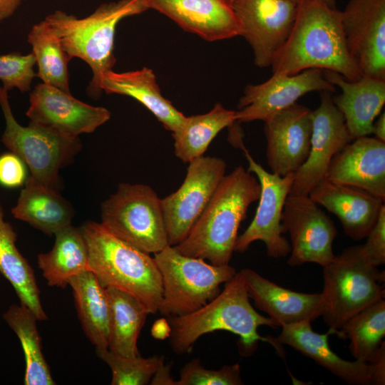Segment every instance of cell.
<instances>
[{
	"instance_id": "obj_37",
	"label": "cell",
	"mask_w": 385,
	"mask_h": 385,
	"mask_svg": "<svg viewBox=\"0 0 385 385\" xmlns=\"http://www.w3.org/2000/svg\"><path fill=\"white\" fill-rule=\"evenodd\" d=\"M35 56L31 52L26 55L10 53L0 56V81L7 91L17 88L21 92L31 90L34 71Z\"/></svg>"
},
{
	"instance_id": "obj_35",
	"label": "cell",
	"mask_w": 385,
	"mask_h": 385,
	"mask_svg": "<svg viewBox=\"0 0 385 385\" xmlns=\"http://www.w3.org/2000/svg\"><path fill=\"white\" fill-rule=\"evenodd\" d=\"M100 359L110 367L111 385H146L150 384L158 368L164 363L163 356L145 358L123 356L108 348L96 349Z\"/></svg>"
},
{
	"instance_id": "obj_31",
	"label": "cell",
	"mask_w": 385,
	"mask_h": 385,
	"mask_svg": "<svg viewBox=\"0 0 385 385\" xmlns=\"http://www.w3.org/2000/svg\"><path fill=\"white\" fill-rule=\"evenodd\" d=\"M235 122L236 111L220 103L206 113L186 116L179 128L172 133L175 156L186 163L203 156L217 135Z\"/></svg>"
},
{
	"instance_id": "obj_23",
	"label": "cell",
	"mask_w": 385,
	"mask_h": 385,
	"mask_svg": "<svg viewBox=\"0 0 385 385\" xmlns=\"http://www.w3.org/2000/svg\"><path fill=\"white\" fill-rule=\"evenodd\" d=\"M275 339L279 344L288 345L311 358L344 382L351 385H372V367L370 363L358 360L347 361L339 357L329 346L326 334L315 332L311 321L285 324Z\"/></svg>"
},
{
	"instance_id": "obj_43",
	"label": "cell",
	"mask_w": 385,
	"mask_h": 385,
	"mask_svg": "<svg viewBox=\"0 0 385 385\" xmlns=\"http://www.w3.org/2000/svg\"><path fill=\"white\" fill-rule=\"evenodd\" d=\"M376 139L385 142V113L383 112L379 118L374 122L372 133Z\"/></svg>"
},
{
	"instance_id": "obj_13",
	"label": "cell",
	"mask_w": 385,
	"mask_h": 385,
	"mask_svg": "<svg viewBox=\"0 0 385 385\" xmlns=\"http://www.w3.org/2000/svg\"><path fill=\"white\" fill-rule=\"evenodd\" d=\"M331 93L321 92L320 104L312 111L309 153L294 174L291 195H309L325 179L334 156L354 140L343 115L332 101Z\"/></svg>"
},
{
	"instance_id": "obj_33",
	"label": "cell",
	"mask_w": 385,
	"mask_h": 385,
	"mask_svg": "<svg viewBox=\"0 0 385 385\" xmlns=\"http://www.w3.org/2000/svg\"><path fill=\"white\" fill-rule=\"evenodd\" d=\"M43 83L71 93L68 64L71 59L56 30L45 20L34 25L28 34Z\"/></svg>"
},
{
	"instance_id": "obj_11",
	"label": "cell",
	"mask_w": 385,
	"mask_h": 385,
	"mask_svg": "<svg viewBox=\"0 0 385 385\" xmlns=\"http://www.w3.org/2000/svg\"><path fill=\"white\" fill-rule=\"evenodd\" d=\"M281 232L290 237L291 255L287 262L291 267L309 262L323 267L335 256L332 247L337 235L335 225L309 195H288L281 217Z\"/></svg>"
},
{
	"instance_id": "obj_10",
	"label": "cell",
	"mask_w": 385,
	"mask_h": 385,
	"mask_svg": "<svg viewBox=\"0 0 385 385\" xmlns=\"http://www.w3.org/2000/svg\"><path fill=\"white\" fill-rule=\"evenodd\" d=\"M226 167L217 157L194 159L188 163L180 188L161 199L169 245H178L188 235L225 175Z\"/></svg>"
},
{
	"instance_id": "obj_42",
	"label": "cell",
	"mask_w": 385,
	"mask_h": 385,
	"mask_svg": "<svg viewBox=\"0 0 385 385\" xmlns=\"http://www.w3.org/2000/svg\"><path fill=\"white\" fill-rule=\"evenodd\" d=\"M21 2L22 0H0V23L11 17Z\"/></svg>"
},
{
	"instance_id": "obj_41",
	"label": "cell",
	"mask_w": 385,
	"mask_h": 385,
	"mask_svg": "<svg viewBox=\"0 0 385 385\" xmlns=\"http://www.w3.org/2000/svg\"><path fill=\"white\" fill-rule=\"evenodd\" d=\"M150 382L152 385H176V381L173 380L170 376V365H165L163 363L158 368Z\"/></svg>"
},
{
	"instance_id": "obj_17",
	"label": "cell",
	"mask_w": 385,
	"mask_h": 385,
	"mask_svg": "<svg viewBox=\"0 0 385 385\" xmlns=\"http://www.w3.org/2000/svg\"><path fill=\"white\" fill-rule=\"evenodd\" d=\"M29 103L26 115L30 121L71 138L93 133L111 118L106 108L85 103L44 83L34 87Z\"/></svg>"
},
{
	"instance_id": "obj_5",
	"label": "cell",
	"mask_w": 385,
	"mask_h": 385,
	"mask_svg": "<svg viewBox=\"0 0 385 385\" xmlns=\"http://www.w3.org/2000/svg\"><path fill=\"white\" fill-rule=\"evenodd\" d=\"M146 10L144 0H119L103 3L82 19L60 10L44 19L56 30L71 58H79L91 68L93 77L87 88L88 95L100 97L101 76L113 70L115 63L113 50L118 24Z\"/></svg>"
},
{
	"instance_id": "obj_18",
	"label": "cell",
	"mask_w": 385,
	"mask_h": 385,
	"mask_svg": "<svg viewBox=\"0 0 385 385\" xmlns=\"http://www.w3.org/2000/svg\"><path fill=\"white\" fill-rule=\"evenodd\" d=\"M312 111L297 102L265 121L266 158L271 173L295 174L309 153Z\"/></svg>"
},
{
	"instance_id": "obj_28",
	"label": "cell",
	"mask_w": 385,
	"mask_h": 385,
	"mask_svg": "<svg viewBox=\"0 0 385 385\" xmlns=\"http://www.w3.org/2000/svg\"><path fill=\"white\" fill-rule=\"evenodd\" d=\"M16 238L12 225L5 220L0 205V273L14 288L20 304L29 308L38 321L47 320L34 271L17 249Z\"/></svg>"
},
{
	"instance_id": "obj_27",
	"label": "cell",
	"mask_w": 385,
	"mask_h": 385,
	"mask_svg": "<svg viewBox=\"0 0 385 385\" xmlns=\"http://www.w3.org/2000/svg\"><path fill=\"white\" fill-rule=\"evenodd\" d=\"M68 285L84 334L96 349L108 348L111 307L106 288L90 270L72 277Z\"/></svg>"
},
{
	"instance_id": "obj_14",
	"label": "cell",
	"mask_w": 385,
	"mask_h": 385,
	"mask_svg": "<svg viewBox=\"0 0 385 385\" xmlns=\"http://www.w3.org/2000/svg\"><path fill=\"white\" fill-rule=\"evenodd\" d=\"M232 5L241 25L240 36L252 48L255 64L271 66L291 32L297 4L289 0H235Z\"/></svg>"
},
{
	"instance_id": "obj_21",
	"label": "cell",
	"mask_w": 385,
	"mask_h": 385,
	"mask_svg": "<svg viewBox=\"0 0 385 385\" xmlns=\"http://www.w3.org/2000/svg\"><path fill=\"white\" fill-rule=\"evenodd\" d=\"M243 276L249 298L259 310L266 313L277 327L302 321L315 320L324 312L322 293L307 294L284 288L261 276L255 271L243 268Z\"/></svg>"
},
{
	"instance_id": "obj_12",
	"label": "cell",
	"mask_w": 385,
	"mask_h": 385,
	"mask_svg": "<svg viewBox=\"0 0 385 385\" xmlns=\"http://www.w3.org/2000/svg\"><path fill=\"white\" fill-rule=\"evenodd\" d=\"M242 149L248 162L247 170L257 177L261 190L254 218L245 232L237 236L234 252L243 253L252 242L260 240L265 245L268 257H284L290 253L291 245L281 232V217L294 174L280 177L269 173L245 148Z\"/></svg>"
},
{
	"instance_id": "obj_38",
	"label": "cell",
	"mask_w": 385,
	"mask_h": 385,
	"mask_svg": "<svg viewBox=\"0 0 385 385\" xmlns=\"http://www.w3.org/2000/svg\"><path fill=\"white\" fill-rule=\"evenodd\" d=\"M364 251L370 263L376 267L385 263V205L381 207L377 221L368 235Z\"/></svg>"
},
{
	"instance_id": "obj_16",
	"label": "cell",
	"mask_w": 385,
	"mask_h": 385,
	"mask_svg": "<svg viewBox=\"0 0 385 385\" xmlns=\"http://www.w3.org/2000/svg\"><path fill=\"white\" fill-rule=\"evenodd\" d=\"M335 91L321 69H307L294 75L274 73L267 81L245 87L238 102L236 122H265L307 93Z\"/></svg>"
},
{
	"instance_id": "obj_4",
	"label": "cell",
	"mask_w": 385,
	"mask_h": 385,
	"mask_svg": "<svg viewBox=\"0 0 385 385\" xmlns=\"http://www.w3.org/2000/svg\"><path fill=\"white\" fill-rule=\"evenodd\" d=\"M88 255V270L104 288L115 287L138 298L150 314L163 299L160 271L153 257L119 239L101 223L88 221L79 228Z\"/></svg>"
},
{
	"instance_id": "obj_36",
	"label": "cell",
	"mask_w": 385,
	"mask_h": 385,
	"mask_svg": "<svg viewBox=\"0 0 385 385\" xmlns=\"http://www.w3.org/2000/svg\"><path fill=\"white\" fill-rule=\"evenodd\" d=\"M243 384L239 364L225 365L218 370L205 368L199 359L187 363L180 370L176 385Z\"/></svg>"
},
{
	"instance_id": "obj_22",
	"label": "cell",
	"mask_w": 385,
	"mask_h": 385,
	"mask_svg": "<svg viewBox=\"0 0 385 385\" xmlns=\"http://www.w3.org/2000/svg\"><path fill=\"white\" fill-rule=\"evenodd\" d=\"M309 196L334 214L345 235L354 241L366 237L384 205L382 199L364 190L327 179L321 181Z\"/></svg>"
},
{
	"instance_id": "obj_46",
	"label": "cell",
	"mask_w": 385,
	"mask_h": 385,
	"mask_svg": "<svg viewBox=\"0 0 385 385\" xmlns=\"http://www.w3.org/2000/svg\"><path fill=\"white\" fill-rule=\"evenodd\" d=\"M235 1V0H230V1H231L232 3H233Z\"/></svg>"
},
{
	"instance_id": "obj_34",
	"label": "cell",
	"mask_w": 385,
	"mask_h": 385,
	"mask_svg": "<svg viewBox=\"0 0 385 385\" xmlns=\"http://www.w3.org/2000/svg\"><path fill=\"white\" fill-rule=\"evenodd\" d=\"M337 334L349 339L355 360L370 362L385 336V300L378 299L350 317Z\"/></svg>"
},
{
	"instance_id": "obj_9",
	"label": "cell",
	"mask_w": 385,
	"mask_h": 385,
	"mask_svg": "<svg viewBox=\"0 0 385 385\" xmlns=\"http://www.w3.org/2000/svg\"><path fill=\"white\" fill-rule=\"evenodd\" d=\"M0 106L6 121L2 143L21 158L34 178L58 190L60 169L69 164L81 149L78 138L66 136L31 121L28 126L20 125L12 113L8 91L1 86Z\"/></svg>"
},
{
	"instance_id": "obj_20",
	"label": "cell",
	"mask_w": 385,
	"mask_h": 385,
	"mask_svg": "<svg viewBox=\"0 0 385 385\" xmlns=\"http://www.w3.org/2000/svg\"><path fill=\"white\" fill-rule=\"evenodd\" d=\"M325 179L361 188L385 200V142L354 138L332 158Z\"/></svg>"
},
{
	"instance_id": "obj_6",
	"label": "cell",
	"mask_w": 385,
	"mask_h": 385,
	"mask_svg": "<svg viewBox=\"0 0 385 385\" xmlns=\"http://www.w3.org/2000/svg\"><path fill=\"white\" fill-rule=\"evenodd\" d=\"M370 263L362 245L345 248L323 267V319L337 334L348 319L384 298V272Z\"/></svg>"
},
{
	"instance_id": "obj_25",
	"label": "cell",
	"mask_w": 385,
	"mask_h": 385,
	"mask_svg": "<svg viewBox=\"0 0 385 385\" xmlns=\"http://www.w3.org/2000/svg\"><path fill=\"white\" fill-rule=\"evenodd\" d=\"M99 86L107 94L116 93L133 98L172 133L179 128L186 117L163 96L155 75L149 68L122 73L113 70L106 71L101 76Z\"/></svg>"
},
{
	"instance_id": "obj_19",
	"label": "cell",
	"mask_w": 385,
	"mask_h": 385,
	"mask_svg": "<svg viewBox=\"0 0 385 385\" xmlns=\"http://www.w3.org/2000/svg\"><path fill=\"white\" fill-rule=\"evenodd\" d=\"M148 9L168 16L186 31L208 41L241 34V25L230 0H144Z\"/></svg>"
},
{
	"instance_id": "obj_3",
	"label": "cell",
	"mask_w": 385,
	"mask_h": 385,
	"mask_svg": "<svg viewBox=\"0 0 385 385\" xmlns=\"http://www.w3.org/2000/svg\"><path fill=\"white\" fill-rule=\"evenodd\" d=\"M241 272H237L219 294L189 314L170 317V344L178 354L191 351L203 334L227 331L240 337L241 354L249 356L257 348L258 341L268 342L277 347L275 339L261 337V326L277 328L270 318L260 314L250 302Z\"/></svg>"
},
{
	"instance_id": "obj_7",
	"label": "cell",
	"mask_w": 385,
	"mask_h": 385,
	"mask_svg": "<svg viewBox=\"0 0 385 385\" xmlns=\"http://www.w3.org/2000/svg\"><path fill=\"white\" fill-rule=\"evenodd\" d=\"M160 271L163 299L158 312L168 317L183 316L217 297L220 285L237 273L229 264L214 265L180 253L168 245L153 257Z\"/></svg>"
},
{
	"instance_id": "obj_2",
	"label": "cell",
	"mask_w": 385,
	"mask_h": 385,
	"mask_svg": "<svg viewBox=\"0 0 385 385\" xmlns=\"http://www.w3.org/2000/svg\"><path fill=\"white\" fill-rule=\"evenodd\" d=\"M261 187L256 176L239 165L225 175L188 235L173 246L180 253L207 260L214 265L229 264L238 229Z\"/></svg>"
},
{
	"instance_id": "obj_15",
	"label": "cell",
	"mask_w": 385,
	"mask_h": 385,
	"mask_svg": "<svg viewBox=\"0 0 385 385\" xmlns=\"http://www.w3.org/2000/svg\"><path fill=\"white\" fill-rule=\"evenodd\" d=\"M342 16L348 51L361 74L385 80V0H349Z\"/></svg>"
},
{
	"instance_id": "obj_45",
	"label": "cell",
	"mask_w": 385,
	"mask_h": 385,
	"mask_svg": "<svg viewBox=\"0 0 385 385\" xmlns=\"http://www.w3.org/2000/svg\"><path fill=\"white\" fill-rule=\"evenodd\" d=\"M289 1H292L297 4L300 0H289Z\"/></svg>"
},
{
	"instance_id": "obj_1",
	"label": "cell",
	"mask_w": 385,
	"mask_h": 385,
	"mask_svg": "<svg viewBox=\"0 0 385 385\" xmlns=\"http://www.w3.org/2000/svg\"><path fill=\"white\" fill-rule=\"evenodd\" d=\"M342 11L318 0H300L291 32L272 61V73L294 75L318 68L349 81L363 75L348 51Z\"/></svg>"
},
{
	"instance_id": "obj_24",
	"label": "cell",
	"mask_w": 385,
	"mask_h": 385,
	"mask_svg": "<svg viewBox=\"0 0 385 385\" xmlns=\"http://www.w3.org/2000/svg\"><path fill=\"white\" fill-rule=\"evenodd\" d=\"M325 78L342 93L332 97L353 139L372 133L373 124L385 103V80L363 76L349 81L338 73L324 71Z\"/></svg>"
},
{
	"instance_id": "obj_8",
	"label": "cell",
	"mask_w": 385,
	"mask_h": 385,
	"mask_svg": "<svg viewBox=\"0 0 385 385\" xmlns=\"http://www.w3.org/2000/svg\"><path fill=\"white\" fill-rule=\"evenodd\" d=\"M101 223L119 239L148 254L169 245L161 199L147 185L120 183L101 204Z\"/></svg>"
},
{
	"instance_id": "obj_30",
	"label": "cell",
	"mask_w": 385,
	"mask_h": 385,
	"mask_svg": "<svg viewBox=\"0 0 385 385\" xmlns=\"http://www.w3.org/2000/svg\"><path fill=\"white\" fill-rule=\"evenodd\" d=\"M106 290L111 307L108 349L123 356H136L138 338L150 313L133 294L112 287Z\"/></svg>"
},
{
	"instance_id": "obj_29",
	"label": "cell",
	"mask_w": 385,
	"mask_h": 385,
	"mask_svg": "<svg viewBox=\"0 0 385 385\" xmlns=\"http://www.w3.org/2000/svg\"><path fill=\"white\" fill-rule=\"evenodd\" d=\"M52 249L38 255L37 263L50 287L66 288L69 280L88 270V255L80 229L71 225L55 235Z\"/></svg>"
},
{
	"instance_id": "obj_32",
	"label": "cell",
	"mask_w": 385,
	"mask_h": 385,
	"mask_svg": "<svg viewBox=\"0 0 385 385\" xmlns=\"http://www.w3.org/2000/svg\"><path fill=\"white\" fill-rule=\"evenodd\" d=\"M3 319L19 338L25 358V385L56 384L42 351L38 331V319L26 307L11 304L2 315Z\"/></svg>"
},
{
	"instance_id": "obj_26",
	"label": "cell",
	"mask_w": 385,
	"mask_h": 385,
	"mask_svg": "<svg viewBox=\"0 0 385 385\" xmlns=\"http://www.w3.org/2000/svg\"><path fill=\"white\" fill-rule=\"evenodd\" d=\"M73 210L54 189L45 186L32 175L25 181L11 214L48 235H54L71 225Z\"/></svg>"
},
{
	"instance_id": "obj_44",
	"label": "cell",
	"mask_w": 385,
	"mask_h": 385,
	"mask_svg": "<svg viewBox=\"0 0 385 385\" xmlns=\"http://www.w3.org/2000/svg\"><path fill=\"white\" fill-rule=\"evenodd\" d=\"M326 5L332 7V8H336V0H318Z\"/></svg>"
},
{
	"instance_id": "obj_40",
	"label": "cell",
	"mask_w": 385,
	"mask_h": 385,
	"mask_svg": "<svg viewBox=\"0 0 385 385\" xmlns=\"http://www.w3.org/2000/svg\"><path fill=\"white\" fill-rule=\"evenodd\" d=\"M372 367L373 384H385V343L383 342L375 357L369 362Z\"/></svg>"
},
{
	"instance_id": "obj_39",
	"label": "cell",
	"mask_w": 385,
	"mask_h": 385,
	"mask_svg": "<svg viewBox=\"0 0 385 385\" xmlns=\"http://www.w3.org/2000/svg\"><path fill=\"white\" fill-rule=\"evenodd\" d=\"M26 180L24 162L10 152L0 155V185L14 188L21 186Z\"/></svg>"
}]
</instances>
